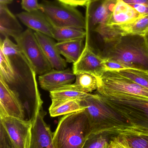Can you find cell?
<instances>
[{"label":"cell","mask_w":148,"mask_h":148,"mask_svg":"<svg viewBox=\"0 0 148 148\" xmlns=\"http://www.w3.org/2000/svg\"><path fill=\"white\" fill-rule=\"evenodd\" d=\"M43 12L52 27L76 28L86 29V17L76 7L60 2L43 1L40 3Z\"/></svg>","instance_id":"9"},{"label":"cell","mask_w":148,"mask_h":148,"mask_svg":"<svg viewBox=\"0 0 148 148\" xmlns=\"http://www.w3.org/2000/svg\"><path fill=\"white\" fill-rule=\"evenodd\" d=\"M15 40L36 75H43L53 69L31 29H27L23 31Z\"/></svg>","instance_id":"10"},{"label":"cell","mask_w":148,"mask_h":148,"mask_svg":"<svg viewBox=\"0 0 148 148\" xmlns=\"http://www.w3.org/2000/svg\"><path fill=\"white\" fill-rule=\"evenodd\" d=\"M104 60L106 71H118L126 69L124 66L117 62L107 59Z\"/></svg>","instance_id":"31"},{"label":"cell","mask_w":148,"mask_h":148,"mask_svg":"<svg viewBox=\"0 0 148 148\" xmlns=\"http://www.w3.org/2000/svg\"><path fill=\"white\" fill-rule=\"evenodd\" d=\"M85 93L61 87L50 92L51 101L81 100L89 95Z\"/></svg>","instance_id":"25"},{"label":"cell","mask_w":148,"mask_h":148,"mask_svg":"<svg viewBox=\"0 0 148 148\" xmlns=\"http://www.w3.org/2000/svg\"><path fill=\"white\" fill-rule=\"evenodd\" d=\"M145 38H146V41L148 45V32L146 33V34L144 35Z\"/></svg>","instance_id":"36"},{"label":"cell","mask_w":148,"mask_h":148,"mask_svg":"<svg viewBox=\"0 0 148 148\" xmlns=\"http://www.w3.org/2000/svg\"><path fill=\"white\" fill-rule=\"evenodd\" d=\"M58 1L72 7L86 6L91 2V0H56Z\"/></svg>","instance_id":"32"},{"label":"cell","mask_w":148,"mask_h":148,"mask_svg":"<svg viewBox=\"0 0 148 148\" xmlns=\"http://www.w3.org/2000/svg\"><path fill=\"white\" fill-rule=\"evenodd\" d=\"M80 102L85 108L92 130L91 134L116 136L131 127L127 121L96 93L90 94L80 100Z\"/></svg>","instance_id":"3"},{"label":"cell","mask_w":148,"mask_h":148,"mask_svg":"<svg viewBox=\"0 0 148 148\" xmlns=\"http://www.w3.org/2000/svg\"><path fill=\"white\" fill-rule=\"evenodd\" d=\"M111 148V147H110V148Z\"/></svg>","instance_id":"38"},{"label":"cell","mask_w":148,"mask_h":148,"mask_svg":"<svg viewBox=\"0 0 148 148\" xmlns=\"http://www.w3.org/2000/svg\"><path fill=\"white\" fill-rule=\"evenodd\" d=\"M46 112L41 110L32 124L29 148H55L53 143V133L45 123Z\"/></svg>","instance_id":"13"},{"label":"cell","mask_w":148,"mask_h":148,"mask_svg":"<svg viewBox=\"0 0 148 148\" xmlns=\"http://www.w3.org/2000/svg\"><path fill=\"white\" fill-rule=\"evenodd\" d=\"M16 16L28 28L53 38V27L40 10L31 12L23 11L17 14Z\"/></svg>","instance_id":"16"},{"label":"cell","mask_w":148,"mask_h":148,"mask_svg":"<svg viewBox=\"0 0 148 148\" xmlns=\"http://www.w3.org/2000/svg\"><path fill=\"white\" fill-rule=\"evenodd\" d=\"M92 133L85 110L64 115L53 133L55 148H82Z\"/></svg>","instance_id":"4"},{"label":"cell","mask_w":148,"mask_h":148,"mask_svg":"<svg viewBox=\"0 0 148 148\" xmlns=\"http://www.w3.org/2000/svg\"><path fill=\"white\" fill-rule=\"evenodd\" d=\"M117 0H96L86 7L87 27L89 32L99 35L104 42L119 36L114 26H108L107 23Z\"/></svg>","instance_id":"6"},{"label":"cell","mask_w":148,"mask_h":148,"mask_svg":"<svg viewBox=\"0 0 148 148\" xmlns=\"http://www.w3.org/2000/svg\"><path fill=\"white\" fill-rule=\"evenodd\" d=\"M0 115L12 116L21 120L26 119L25 110L21 101L1 77Z\"/></svg>","instance_id":"12"},{"label":"cell","mask_w":148,"mask_h":148,"mask_svg":"<svg viewBox=\"0 0 148 148\" xmlns=\"http://www.w3.org/2000/svg\"><path fill=\"white\" fill-rule=\"evenodd\" d=\"M22 8L26 11L31 12L40 10V3L37 0H22Z\"/></svg>","instance_id":"30"},{"label":"cell","mask_w":148,"mask_h":148,"mask_svg":"<svg viewBox=\"0 0 148 148\" xmlns=\"http://www.w3.org/2000/svg\"><path fill=\"white\" fill-rule=\"evenodd\" d=\"M23 32L22 27L8 5L0 4V33L4 38L18 37Z\"/></svg>","instance_id":"18"},{"label":"cell","mask_w":148,"mask_h":148,"mask_svg":"<svg viewBox=\"0 0 148 148\" xmlns=\"http://www.w3.org/2000/svg\"><path fill=\"white\" fill-rule=\"evenodd\" d=\"M74 83L64 85L62 87L85 93H91L97 90L101 83V78L93 74L80 73L75 74Z\"/></svg>","instance_id":"19"},{"label":"cell","mask_w":148,"mask_h":148,"mask_svg":"<svg viewBox=\"0 0 148 148\" xmlns=\"http://www.w3.org/2000/svg\"><path fill=\"white\" fill-rule=\"evenodd\" d=\"M75 78V74L70 69L63 70L53 69L39 76V83L42 89L50 92L62 86L71 84Z\"/></svg>","instance_id":"14"},{"label":"cell","mask_w":148,"mask_h":148,"mask_svg":"<svg viewBox=\"0 0 148 148\" xmlns=\"http://www.w3.org/2000/svg\"><path fill=\"white\" fill-rule=\"evenodd\" d=\"M116 72L148 90V71L127 68Z\"/></svg>","instance_id":"26"},{"label":"cell","mask_w":148,"mask_h":148,"mask_svg":"<svg viewBox=\"0 0 148 148\" xmlns=\"http://www.w3.org/2000/svg\"><path fill=\"white\" fill-rule=\"evenodd\" d=\"M84 39L58 42L56 47L60 54L66 58L67 62L75 63L79 60L83 48Z\"/></svg>","instance_id":"20"},{"label":"cell","mask_w":148,"mask_h":148,"mask_svg":"<svg viewBox=\"0 0 148 148\" xmlns=\"http://www.w3.org/2000/svg\"><path fill=\"white\" fill-rule=\"evenodd\" d=\"M0 50L8 56L17 54L21 52V49L17 44L14 43L9 37L1 39Z\"/></svg>","instance_id":"29"},{"label":"cell","mask_w":148,"mask_h":148,"mask_svg":"<svg viewBox=\"0 0 148 148\" xmlns=\"http://www.w3.org/2000/svg\"><path fill=\"white\" fill-rule=\"evenodd\" d=\"M96 1V0H91V1H92L91 2L94 1Z\"/></svg>","instance_id":"37"},{"label":"cell","mask_w":148,"mask_h":148,"mask_svg":"<svg viewBox=\"0 0 148 148\" xmlns=\"http://www.w3.org/2000/svg\"><path fill=\"white\" fill-rule=\"evenodd\" d=\"M13 0H0V4L8 5L13 2Z\"/></svg>","instance_id":"35"},{"label":"cell","mask_w":148,"mask_h":148,"mask_svg":"<svg viewBox=\"0 0 148 148\" xmlns=\"http://www.w3.org/2000/svg\"><path fill=\"white\" fill-rule=\"evenodd\" d=\"M129 4H142L148 5V0H123Z\"/></svg>","instance_id":"34"},{"label":"cell","mask_w":148,"mask_h":148,"mask_svg":"<svg viewBox=\"0 0 148 148\" xmlns=\"http://www.w3.org/2000/svg\"><path fill=\"white\" fill-rule=\"evenodd\" d=\"M85 108L81 104L80 100L52 101L50 107V116L56 117L84 110Z\"/></svg>","instance_id":"21"},{"label":"cell","mask_w":148,"mask_h":148,"mask_svg":"<svg viewBox=\"0 0 148 148\" xmlns=\"http://www.w3.org/2000/svg\"><path fill=\"white\" fill-rule=\"evenodd\" d=\"M112 136L107 134H91L82 148H109Z\"/></svg>","instance_id":"27"},{"label":"cell","mask_w":148,"mask_h":148,"mask_svg":"<svg viewBox=\"0 0 148 148\" xmlns=\"http://www.w3.org/2000/svg\"><path fill=\"white\" fill-rule=\"evenodd\" d=\"M98 95L127 121L131 127L125 130L148 132L147 100L127 96H106Z\"/></svg>","instance_id":"5"},{"label":"cell","mask_w":148,"mask_h":148,"mask_svg":"<svg viewBox=\"0 0 148 148\" xmlns=\"http://www.w3.org/2000/svg\"><path fill=\"white\" fill-rule=\"evenodd\" d=\"M41 48L53 69L63 70L67 67V61L61 56L56 43L52 37L38 32H34Z\"/></svg>","instance_id":"15"},{"label":"cell","mask_w":148,"mask_h":148,"mask_svg":"<svg viewBox=\"0 0 148 148\" xmlns=\"http://www.w3.org/2000/svg\"><path fill=\"white\" fill-rule=\"evenodd\" d=\"M100 78L97 94L106 96H127L148 101V89L116 71H106Z\"/></svg>","instance_id":"8"},{"label":"cell","mask_w":148,"mask_h":148,"mask_svg":"<svg viewBox=\"0 0 148 148\" xmlns=\"http://www.w3.org/2000/svg\"><path fill=\"white\" fill-rule=\"evenodd\" d=\"M85 30L87 36L85 46L79 60L74 63L73 71L75 74L89 73L101 77L106 72L104 60L100 55L96 54L93 51L89 45V30L87 28Z\"/></svg>","instance_id":"11"},{"label":"cell","mask_w":148,"mask_h":148,"mask_svg":"<svg viewBox=\"0 0 148 148\" xmlns=\"http://www.w3.org/2000/svg\"><path fill=\"white\" fill-rule=\"evenodd\" d=\"M0 77L7 84L11 82L14 77V71L10 58L0 50Z\"/></svg>","instance_id":"28"},{"label":"cell","mask_w":148,"mask_h":148,"mask_svg":"<svg viewBox=\"0 0 148 148\" xmlns=\"http://www.w3.org/2000/svg\"><path fill=\"white\" fill-rule=\"evenodd\" d=\"M130 148H148V132L127 130L117 135Z\"/></svg>","instance_id":"22"},{"label":"cell","mask_w":148,"mask_h":148,"mask_svg":"<svg viewBox=\"0 0 148 148\" xmlns=\"http://www.w3.org/2000/svg\"><path fill=\"white\" fill-rule=\"evenodd\" d=\"M131 68L148 72V45L144 36L126 34L104 42L101 54Z\"/></svg>","instance_id":"2"},{"label":"cell","mask_w":148,"mask_h":148,"mask_svg":"<svg viewBox=\"0 0 148 148\" xmlns=\"http://www.w3.org/2000/svg\"><path fill=\"white\" fill-rule=\"evenodd\" d=\"M142 16L130 4L117 0L107 23L108 26H120L132 23Z\"/></svg>","instance_id":"17"},{"label":"cell","mask_w":148,"mask_h":148,"mask_svg":"<svg viewBox=\"0 0 148 148\" xmlns=\"http://www.w3.org/2000/svg\"><path fill=\"white\" fill-rule=\"evenodd\" d=\"M114 27L122 35L134 34L144 36L148 32V14L142 16L132 23Z\"/></svg>","instance_id":"23"},{"label":"cell","mask_w":148,"mask_h":148,"mask_svg":"<svg viewBox=\"0 0 148 148\" xmlns=\"http://www.w3.org/2000/svg\"><path fill=\"white\" fill-rule=\"evenodd\" d=\"M53 38L58 42L65 41L76 39H84L87 31L82 29L65 27H54L52 29Z\"/></svg>","instance_id":"24"},{"label":"cell","mask_w":148,"mask_h":148,"mask_svg":"<svg viewBox=\"0 0 148 148\" xmlns=\"http://www.w3.org/2000/svg\"><path fill=\"white\" fill-rule=\"evenodd\" d=\"M9 57L14 71V77L7 84L22 104L25 120L33 124L42 108L43 103L38 88L36 74L21 51Z\"/></svg>","instance_id":"1"},{"label":"cell","mask_w":148,"mask_h":148,"mask_svg":"<svg viewBox=\"0 0 148 148\" xmlns=\"http://www.w3.org/2000/svg\"><path fill=\"white\" fill-rule=\"evenodd\" d=\"M32 123L0 115V148H29Z\"/></svg>","instance_id":"7"},{"label":"cell","mask_w":148,"mask_h":148,"mask_svg":"<svg viewBox=\"0 0 148 148\" xmlns=\"http://www.w3.org/2000/svg\"><path fill=\"white\" fill-rule=\"evenodd\" d=\"M130 5L142 15L148 14V5L142 4H132Z\"/></svg>","instance_id":"33"}]
</instances>
